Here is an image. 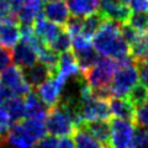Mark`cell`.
<instances>
[{"label": "cell", "instance_id": "6da1fadb", "mask_svg": "<svg viewBox=\"0 0 148 148\" xmlns=\"http://www.w3.org/2000/svg\"><path fill=\"white\" fill-rule=\"evenodd\" d=\"M91 43L96 52L103 57L112 58L117 63L133 61L121 27L112 20L105 18L98 31L92 35Z\"/></svg>", "mask_w": 148, "mask_h": 148}, {"label": "cell", "instance_id": "7a4b0ae2", "mask_svg": "<svg viewBox=\"0 0 148 148\" xmlns=\"http://www.w3.org/2000/svg\"><path fill=\"white\" fill-rule=\"evenodd\" d=\"M46 130L54 137H67L73 135L79 126L77 106L72 95L62 96L61 101L48 109L46 116Z\"/></svg>", "mask_w": 148, "mask_h": 148}, {"label": "cell", "instance_id": "3957f363", "mask_svg": "<svg viewBox=\"0 0 148 148\" xmlns=\"http://www.w3.org/2000/svg\"><path fill=\"white\" fill-rule=\"evenodd\" d=\"M117 64L119 63L115 59L104 57L103 59H99L92 67L82 73L83 79L98 96L109 99L111 98L110 84Z\"/></svg>", "mask_w": 148, "mask_h": 148}, {"label": "cell", "instance_id": "277c9868", "mask_svg": "<svg viewBox=\"0 0 148 148\" xmlns=\"http://www.w3.org/2000/svg\"><path fill=\"white\" fill-rule=\"evenodd\" d=\"M140 80V68L135 61L119 63L110 84L111 96H127Z\"/></svg>", "mask_w": 148, "mask_h": 148}, {"label": "cell", "instance_id": "5b68a950", "mask_svg": "<svg viewBox=\"0 0 148 148\" xmlns=\"http://www.w3.org/2000/svg\"><path fill=\"white\" fill-rule=\"evenodd\" d=\"M3 89L8 96H25L31 91L32 86L27 82L24 69L18 66H9L5 71L1 72Z\"/></svg>", "mask_w": 148, "mask_h": 148}, {"label": "cell", "instance_id": "8992f818", "mask_svg": "<svg viewBox=\"0 0 148 148\" xmlns=\"http://www.w3.org/2000/svg\"><path fill=\"white\" fill-rule=\"evenodd\" d=\"M136 125L130 120L116 119L110 122V148H132Z\"/></svg>", "mask_w": 148, "mask_h": 148}, {"label": "cell", "instance_id": "52a82bcc", "mask_svg": "<svg viewBox=\"0 0 148 148\" xmlns=\"http://www.w3.org/2000/svg\"><path fill=\"white\" fill-rule=\"evenodd\" d=\"M53 75L56 78H58L66 85L72 79H80V78H83L82 69L72 51H68V52L59 54L58 63H57V67H56Z\"/></svg>", "mask_w": 148, "mask_h": 148}, {"label": "cell", "instance_id": "ba28073f", "mask_svg": "<svg viewBox=\"0 0 148 148\" xmlns=\"http://www.w3.org/2000/svg\"><path fill=\"white\" fill-rule=\"evenodd\" d=\"M64 90H66V84L52 74L47 80L37 86L36 92L42 100V103L49 109L61 101Z\"/></svg>", "mask_w": 148, "mask_h": 148}, {"label": "cell", "instance_id": "9c48e42d", "mask_svg": "<svg viewBox=\"0 0 148 148\" xmlns=\"http://www.w3.org/2000/svg\"><path fill=\"white\" fill-rule=\"evenodd\" d=\"M98 11L105 18L117 24H125L132 14L128 0H101Z\"/></svg>", "mask_w": 148, "mask_h": 148}, {"label": "cell", "instance_id": "30bf717a", "mask_svg": "<svg viewBox=\"0 0 148 148\" xmlns=\"http://www.w3.org/2000/svg\"><path fill=\"white\" fill-rule=\"evenodd\" d=\"M43 43H41L40 46L31 45L25 41H18V43L12 47L11 54H12V62L16 66L21 67L22 69H26L31 66H34L38 62V54L37 51L42 46Z\"/></svg>", "mask_w": 148, "mask_h": 148}, {"label": "cell", "instance_id": "8fae6325", "mask_svg": "<svg viewBox=\"0 0 148 148\" xmlns=\"http://www.w3.org/2000/svg\"><path fill=\"white\" fill-rule=\"evenodd\" d=\"M42 14L49 21L61 26H64L71 18V11L64 0H43Z\"/></svg>", "mask_w": 148, "mask_h": 148}, {"label": "cell", "instance_id": "7c38bea8", "mask_svg": "<svg viewBox=\"0 0 148 148\" xmlns=\"http://www.w3.org/2000/svg\"><path fill=\"white\" fill-rule=\"evenodd\" d=\"M43 0H24L16 10V21L21 26H32L34 21L42 14Z\"/></svg>", "mask_w": 148, "mask_h": 148}, {"label": "cell", "instance_id": "4fadbf2b", "mask_svg": "<svg viewBox=\"0 0 148 148\" xmlns=\"http://www.w3.org/2000/svg\"><path fill=\"white\" fill-rule=\"evenodd\" d=\"M21 38V25L15 18L0 20V46L11 49Z\"/></svg>", "mask_w": 148, "mask_h": 148}, {"label": "cell", "instance_id": "5bb4252c", "mask_svg": "<svg viewBox=\"0 0 148 148\" xmlns=\"http://www.w3.org/2000/svg\"><path fill=\"white\" fill-rule=\"evenodd\" d=\"M32 29H34L35 35L42 41L45 45L49 46L51 42L58 36V34L62 31L59 25L54 24V22L49 21L48 18L45 16H38L32 24Z\"/></svg>", "mask_w": 148, "mask_h": 148}, {"label": "cell", "instance_id": "9a60e30c", "mask_svg": "<svg viewBox=\"0 0 148 148\" xmlns=\"http://www.w3.org/2000/svg\"><path fill=\"white\" fill-rule=\"evenodd\" d=\"M109 106L114 117L130 121H133L135 119V105L126 96H112L109 100Z\"/></svg>", "mask_w": 148, "mask_h": 148}, {"label": "cell", "instance_id": "2e32d148", "mask_svg": "<svg viewBox=\"0 0 148 148\" xmlns=\"http://www.w3.org/2000/svg\"><path fill=\"white\" fill-rule=\"evenodd\" d=\"M25 104V117H36V119H45L47 116L48 108L46 106L40 96L35 91H29L24 96Z\"/></svg>", "mask_w": 148, "mask_h": 148}, {"label": "cell", "instance_id": "e0dca14e", "mask_svg": "<svg viewBox=\"0 0 148 148\" xmlns=\"http://www.w3.org/2000/svg\"><path fill=\"white\" fill-rule=\"evenodd\" d=\"M73 142L75 148H108L86 128L85 125H80L73 132Z\"/></svg>", "mask_w": 148, "mask_h": 148}, {"label": "cell", "instance_id": "ac0fdd59", "mask_svg": "<svg viewBox=\"0 0 148 148\" xmlns=\"http://www.w3.org/2000/svg\"><path fill=\"white\" fill-rule=\"evenodd\" d=\"M101 0H68L69 11L74 17H85L99 10Z\"/></svg>", "mask_w": 148, "mask_h": 148}, {"label": "cell", "instance_id": "d6986e66", "mask_svg": "<svg viewBox=\"0 0 148 148\" xmlns=\"http://www.w3.org/2000/svg\"><path fill=\"white\" fill-rule=\"evenodd\" d=\"M24 72H25L27 82L30 83L31 86H35V88H37L40 84H42L45 80H47L53 74V72L47 66H45L41 62H37L34 66L24 69Z\"/></svg>", "mask_w": 148, "mask_h": 148}, {"label": "cell", "instance_id": "ffe728a7", "mask_svg": "<svg viewBox=\"0 0 148 148\" xmlns=\"http://www.w3.org/2000/svg\"><path fill=\"white\" fill-rule=\"evenodd\" d=\"M3 108L6 110L12 122H18L25 119V104L22 96H8L3 103Z\"/></svg>", "mask_w": 148, "mask_h": 148}, {"label": "cell", "instance_id": "44dd1931", "mask_svg": "<svg viewBox=\"0 0 148 148\" xmlns=\"http://www.w3.org/2000/svg\"><path fill=\"white\" fill-rule=\"evenodd\" d=\"M86 128L94 135L95 138L104 143L106 147H109L110 142V122L109 120H103V121H94L85 125Z\"/></svg>", "mask_w": 148, "mask_h": 148}, {"label": "cell", "instance_id": "7402d4cb", "mask_svg": "<svg viewBox=\"0 0 148 148\" xmlns=\"http://www.w3.org/2000/svg\"><path fill=\"white\" fill-rule=\"evenodd\" d=\"M82 18H83V34L86 37H89V38H91L92 35L98 31V29L105 20V17L99 11L90 14V15L82 17Z\"/></svg>", "mask_w": 148, "mask_h": 148}, {"label": "cell", "instance_id": "603a6c76", "mask_svg": "<svg viewBox=\"0 0 148 148\" xmlns=\"http://www.w3.org/2000/svg\"><path fill=\"white\" fill-rule=\"evenodd\" d=\"M49 47L52 48L56 53H58V54L71 51V48H72V41H71V37H69V35L66 32V30L62 29V31L58 34V36L56 37L52 42H51Z\"/></svg>", "mask_w": 148, "mask_h": 148}, {"label": "cell", "instance_id": "cb8c5ba5", "mask_svg": "<svg viewBox=\"0 0 148 148\" xmlns=\"http://www.w3.org/2000/svg\"><path fill=\"white\" fill-rule=\"evenodd\" d=\"M126 98H128L130 101H131L136 108L137 105H141V104L145 103V101L148 100V90L143 84L137 83V84L131 89V91L128 92V95Z\"/></svg>", "mask_w": 148, "mask_h": 148}, {"label": "cell", "instance_id": "d4e9b609", "mask_svg": "<svg viewBox=\"0 0 148 148\" xmlns=\"http://www.w3.org/2000/svg\"><path fill=\"white\" fill-rule=\"evenodd\" d=\"M136 126L140 127H148V100L141 105H137L135 108V119H133Z\"/></svg>", "mask_w": 148, "mask_h": 148}, {"label": "cell", "instance_id": "484cf974", "mask_svg": "<svg viewBox=\"0 0 148 148\" xmlns=\"http://www.w3.org/2000/svg\"><path fill=\"white\" fill-rule=\"evenodd\" d=\"M11 125H12V121L10 116H9V114L3 108V105H0V147L4 143V138H5L6 132L11 127Z\"/></svg>", "mask_w": 148, "mask_h": 148}, {"label": "cell", "instance_id": "4316f807", "mask_svg": "<svg viewBox=\"0 0 148 148\" xmlns=\"http://www.w3.org/2000/svg\"><path fill=\"white\" fill-rule=\"evenodd\" d=\"M132 148H148V130L137 126L133 136Z\"/></svg>", "mask_w": 148, "mask_h": 148}, {"label": "cell", "instance_id": "83f0119b", "mask_svg": "<svg viewBox=\"0 0 148 148\" xmlns=\"http://www.w3.org/2000/svg\"><path fill=\"white\" fill-rule=\"evenodd\" d=\"M15 17V9H14L11 0H0V20H9Z\"/></svg>", "mask_w": 148, "mask_h": 148}, {"label": "cell", "instance_id": "f1b7e54d", "mask_svg": "<svg viewBox=\"0 0 148 148\" xmlns=\"http://www.w3.org/2000/svg\"><path fill=\"white\" fill-rule=\"evenodd\" d=\"M11 62H12L11 51L0 46V73L5 71L9 66H11Z\"/></svg>", "mask_w": 148, "mask_h": 148}, {"label": "cell", "instance_id": "f546056e", "mask_svg": "<svg viewBox=\"0 0 148 148\" xmlns=\"http://www.w3.org/2000/svg\"><path fill=\"white\" fill-rule=\"evenodd\" d=\"M57 145H58L57 137L49 135V136L41 137L40 140L36 142L34 148H57Z\"/></svg>", "mask_w": 148, "mask_h": 148}, {"label": "cell", "instance_id": "4dcf8cb0", "mask_svg": "<svg viewBox=\"0 0 148 148\" xmlns=\"http://www.w3.org/2000/svg\"><path fill=\"white\" fill-rule=\"evenodd\" d=\"M138 68H140V79L142 80V84L148 90V66H146V64H138Z\"/></svg>", "mask_w": 148, "mask_h": 148}, {"label": "cell", "instance_id": "1f68e13d", "mask_svg": "<svg viewBox=\"0 0 148 148\" xmlns=\"http://www.w3.org/2000/svg\"><path fill=\"white\" fill-rule=\"evenodd\" d=\"M57 148H75V145H74L72 138L67 136V137H61V140L58 141Z\"/></svg>", "mask_w": 148, "mask_h": 148}, {"label": "cell", "instance_id": "d6a6232c", "mask_svg": "<svg viewBox=\"0 0 148 148\" xmlns=\"http://www.w3.org/2000/svg\"><path fill=\"white\" fill-rule=\"evenodd\" d=\"M137 64H146V66H148V48L146 49V52L143 53V56L141 57V59L138 61Z\"/></svg>", "mask_w": 148, "mask_h": 148}, {"label": "cell", "instance_id": "836d02e7", "mask_svg": "<svg viewBox=\"0 0 148 148\" xmlns=\"http://www.w3.org/2000/svg\"><path fill=\"white\" fill-rule=\"evenodd\" d=\"M6 99V95L4 92V89H3V83H1V78H0V105H3L4 100Z\"/></svg>", "mask_w": 148, "mask_h": 148}, {"label": "cell", "instance_id": "e575fe53", "mask_svg": "<svg viewBox=\"0 0 148 148\" xmlns=\"http://www.w3.org/2000/svg\"><path fill=\"white\" fill-rule=\"evenodd\" d=\"M12 1V5H14V9H15V14H16V10L18 9V6L21 5V3L24 1V0H11Z\"/></svg>", "mask_w": 148, "mask_h": 148}, {"label": "cell", "instance_id": "d590c367", "mask_svg": "<svg viewBox=\"0 0 148 148\" xmlns=\"http://www.w3.org/2000/svg\"><path fill=\"white\" fill-rule=\"evenodd\" d=\"M145 14H146V17H147V20H148V10H147Z\"/></svg>", "mask_w": 148, "mask_h": 148}]
</instances>
